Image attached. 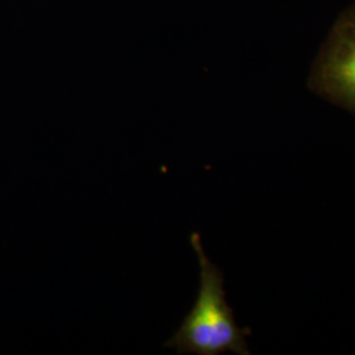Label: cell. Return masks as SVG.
Instances as JSON below:
<instances>
[{
  "label": "cell",
  "instance_id": "1",
  "mask_svg": "<svg viewBox=\"0 0 355 355\" xmlns=\"http://www.w3.org/2000/svg\"><path fill=\"white\" fill-rule=\"evenodd\" d=\"M191 246L200 267L198 297L177 333L164 346L174 349L177 354H250L246 330L237 325L227 302L223 272L204 252L198 232L191 234Z\"/></svg>",
  "mask_w": 355,
  "mask_h": 355
},
{
  "label": "cell",
  "instance_id": "2",
  "mask_svg": "<svg viewBox=\"0 0 355 355\" xmlns=\"http://www.w3.org/2000/svg\"><path fill=\"white\" fill-rule=\"evenodd\" d=\"M308 87L355 114V1L330 26L311 66Z\"/></svg>",
  "mask_w": 355,
  "mask_h": 355
}]
</instances>
